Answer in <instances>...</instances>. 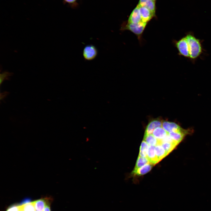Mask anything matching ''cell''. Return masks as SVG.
Listing matches in <instances>:
<instances>
[{
	"label": "cell",
	"instance_id": "484cf974",
	"mask_svg": "<svg viewBox=\"0 0 211 211\" xmlns=\"http://www.w3.org/2000/svg\"><path fill=\"white\" fill-rule=\"evenodd\" d=\"M152 0L155 1H156V0Z\"/></svg>",
	"mask_w": 211,
	"mask_h": 211
},
{
	"label": "cell",
	"instance_id": "d4e9b609",
	"mask_svg": "<svg viewBox=\"0 0 211 211\" xmlns=\"http://www.w3.org/2000/svg\"><path fill=\"white\" fill-rule=\"evenodd\" d=\"M67 2L69 3H72L74 2L76 0H65Z\"/></svg>",
	"mask_w": 211,
	"mask_h": 211
},
{
	"label": "cell",
	"instance_id": "2e32d148",
	"mask_svg": "<svg viewBox=\"0 0 211 211\" xmlns=\"http://www.w3.org/2000/svg\"><path fill=\"white\" fill-rule=\"evenodd\" d=\"M149 147V145L148 144L143 140L140 146L139 156L147 157Z\"/></svg>",
	"mask_w": 211,
	"mask_h": 211
},
{
	"label": "cell",
	"instance_id": "7402d4cb",
	"mask_svg": "<svg viewBox=\"0 0 211 211\" xmlns=\"http://www.w3.org/2000/svg\"><path fill=\"white\" fill-rule=\"evenodd\" d=\"M31 200L29 198H25L20 203V205L26 204L30 203Z\"/></svg>",
	"mask_w": 211,
	"mask_h": 211
},
{
	"label": "cell",
	"instance_id": "8992f818",
	"mask_svg": "<svg viewBox=\"0 0 211 211\" xmlns=\"http://www.w3.org/2000/svg\"><path fill=\"white\" fill-rule=\"evenodd\" d=\"M137 6L139 8L142 22L148 23L153 17L156 16L146 7Z\"/></svg>",
	"mask_w": 211,
	"mask_h": 211
},
{
	"label": "cell",
	"instance_id": "ac0fdd59",
	"mask_svg": "<svg viewBox=\"0 0 211 211\" xmlns=\"http://www.w3.org/2000/svg\"><path fill=\"white\" fill-rule=\"evenodd\" d=\"M167 154H169L177 146L176 145L168 142H164L161 144Z\"/></svg>",
	"mask_w": 211,
	"mask_h": 211
},
{
	"label": "cell",
	"instance_id": "9a60e30c",
	"mask_svg": "<svg viewBox=\"0 0 211 211\" xmlns=\"http://www.w3.org/2000/svg\"><path fill=\"white\" fill-rule=\"evenodd\" d=\"M143 140L149 146H155L158 143V139L152 134L144 135Z\"/></svg>",
	"mask_w": 211,
	"mask_h": 211
},
{
	"label": "cell",
	"instance_id": "ba28073f",
	"mask_svg": "<svg viewBox=\"0 0 211 211\" xmlns=\"http://www.w3.org/2000/svg\"><path fill=\"white\" fill-rule=\"evenodd\" d=\"M162 127L168 133L176 131L182 127L174 122L163 120Z\"/></svg>",
	"mask_w": 211,
	"mask_h": 211
},
{
	"label": "cell",
	"instance_id": "277c9868",
	"mask_svg": "<svg viewBox=\"0 0 211 211\" xmlns=\"http://www.w3.org/2000/svg\"><path fill=\"white\" fill-rule=\"evenodd\" d=\"M98 53L97 49L93 45L86 46L83 51V55L85 60L90 61L95 59Z\"/></svg>",
	"mask_w": 211,
	"mask_h": 211
},
{
	"label": "cell",
	"instance_id": "8fae6325",
	"mask_svg": "<svg viewBox=\"0 0 211 211\" xmlns=\"http://www.w3.org/2000/svg\"><path fill=\"white\" fill-rule=\"evenodd\" d=\"M147 157L150 163L153 165L159 162L155 153V146H149Z\"/></svg>",
	"mask_w": 211,
	"mask_h": 211
},
{
	"label": "cell",
	"instance_id": "5b68a950",
	"mask_svg": "<svg viewBox=\"0 0 211 211\" xmlns=\"http://www.w3.org/2000/svg\"><path fill=\"white\" fill-rule=\"evenodd\" d=\"M163 120L158 118L152 120L147 126L144 135L151 134L156 128L162 127Z\"/></svg>",
	"mask_w": 211,
	"mask_h": 211
},
{
	"label": "cell",
	"instance_id": "9c48e42d",
	"mask_svg": "<svg viewBox=\"0 0 211 211\" xmlns=\"http://www.w3.org/2000/svg\"><path fill=\"white\" fill-rule=\"evenodd\" d=\"M153 165V164L149 163L137 169H134L132 172V174L134 176L144 175L151 171Z\"/></svg>",
	"mask_w": 211,
	"mask_h": 211
},
{
	"label": "cell",
	"instance_id": "4fadbf2b",
	"mask_svg": "<svg viewBox=\"0 0 211 211\" xmlns=\"http://www.w3.org/2000/svg\"><path fill=\"white\" fill-rule=\"evenodd\" d=\"M155 150L156 155L159 162L168 155L161 144H157L155 146Z\"/></svg>",
	"mask_w": 211,
	"mask_h": 211
},
{
	"label": "cell",
	"instance_id": "3957f363",
	"mask_svg": "<svg viewBox=\"0 0 211 211\" xmlns=\"http://www.w3.org/2000/svg\"><path fill=\"white\" fill-rule=\"evenodd\" d=\"M174 43L175 46L178 51L179 55L189 58L188 45L185 36L178 41L175 40Z\"/></svg>",
	"mask_w": 211,
	"mask_h": 211
},
{
	"label": "cell",
	"instance_id": "7c38bea8",
	"mask_svg": "<svg viewBox=\"0 0 211 211\" xmlns=\"http://www.w3.org/2000/svg\"><path fill=\"white\" fill-rule=\"evenodd\" d=\"M168 134V133L162 127H158L155 129L153 131L152 135L158 140H161Z\"/></svg>",
	"mask_w": 211,
	"mask_h": 211
},
{
	"label": "cell",
	"instance_id": "7a4b0ae2",
	"mask_svg": "<svg viewBox=\"0 0 211 211\" xmlns=\"http://www.w3.org/2000/svg\"><path fill=\"white\" fill-rule=\"evenodd\" d=\"M147 23L141 22L138 23H133L127 22H124L121 25L120 30H129L137 37L139 41H141L143 32Z\"/></svg>",
	"mask_w": 211,
	"mask_h": 211
},
{
	"label": "cell",
	"instance_id": "603a6c76",
	"mask_svg": "<svg viewBox=\"0 0 211 211\" xmlns=\"http://www.w3.org/2000/svg\"><path fill=\"white\" fill-rule=\"evenodd\" d=\"M9 92L6 91L4 92L0 93V100L4 98L8 94Z\"/></svg>",
	"mask_w": 211,
	"mask_h": 211
},
{
	"label": "cell",
	"instance_id": "44dd1931",
	"mask_svg": "<svg viewBox=\"0 0 211 211\" xmlns=\"http://www.w3.org/2000/svg\"><path fill=\"white\" fill-rule=\"evenodd\" d=\"M20 206L13 205L9 207L6 211H20Z\"/></svg>",
	"mask_w": 211,
	"mask_h": 211
},
{
	"label": "cell",
	"instance_id": "5bb4252c",
	"mask_svg": "<svg viewBox=\"0 0 211 211\" xmlns=\"http://www.w3.org/2000/svg\"><path fill=\"white\" fill-rule=\"evenodd\" d=\"M35 210L37 211H43L47 204L44 199H40L33 202Z\"/></svg>",
	"mask_w": 211,
	"mask_h": 211
},
{
	"label": "cell",
	"instance_id": "6da1fadb",
	"mask_svg": "<svg viewBox=\"0 0 211 211\" xmlns=\"http://www.w3.org/2000/svg\"><path fill=\"white\" fill-rule=\"evenodd\" d=\"M185 37L188 45L189 58L194 60L198 58L202 52L203 48L201 42L192 33H188Z\"/></svg>",
	"mask_w": 211,
	"mask_h": 211
},
{
	"label": "cell",
	"instance_id": "d6986e66",
	"mask_svg": "<svg viewBox=\"0 0 211 211\" xmlns=\"http://www.w3.org/2000/svg\"><path fill=\"white\" fill-rule=\"evenodd\" d=\"M21 209L23 211H35L34 204L32 202L20 205Z\"/></svg>",
	"mask_w": 211,
	"mask_h": 211
},
{
	"label": "cell",
	"instance_id": "cb8c5ba5",
	"mask_svg": "<svg viewBox=\"0 0 211 211\" xmlns=\"http://www.w3.org/2000/svg\"><path fill=\"white\" fill-rule=\"evenodd\" d=\"M43 211H51L49 204H47Z\"/></svg>",
	"mask_w": 211,
	"mask_h": 211
},
{
	"label": "cell",
	"instance_id": "e0dca14e",
	"mask_svg": "<svg viewBox=\"0 0 211 211\" xmlns=\"http://www.w3.org/2000/svg\"><path fill=\"white\" fill-rule=\"evenodd\" d=\"M149 163H150L147 157L138 156L134 169H137Z\"/></svg>",
	"mask_w": 211,
	"mask_h": 211
},
{
	"label": "cell",
	"instance_id": "4316f807",
	"mask_svg": "<svg viewBox=\"0 0 211 211\" xmlns=\"http://www.w3.org/2000/svg\"><path fill=\"white\" fill-rule=\"evenodd\" d=\"M35 211H36V210Z\"/></svg>",
	"mask_w": 211,
	"mask_h": 211
},
{
	"label": "cell",
	"instance_id": "30bf717a",
	"mask_svg": "<svg viewBox=\"0 0 211 211\" xmlns=\"http://www.w3.org/2000/svg\"><path fill=\"white\" fill-rule=\"evenodd\" d=\"M137 5L139 6H144L146 7L156 16L155 1L152 0H139Z\"/></svg>",
	"mask_w": 211,
	"mask_h": 211
},
{
	"label": "cell",
	"instance_id": "52a82bcc",
	"mask_svg": "<svg viewBox=\"0 0 211 211\" xmlns=\"http://www.w3.org/2000/svg\"><path fill=\"white\" fill-rule=\"evenodd\" d=\"M127 22L133 23H138L142 22L139 8L137 6L132 12Z\"/></svg>",
	"mask_w": 211,
	"mask_h": 211
},
{
	"label": "cell",
	"instance_id": "ffe728a7",
	"mask_svg": "<svg viewBox=\"0 0 211 211\" xmlns=\"http://www.w3.org/2000/svg\"><path fill=\"white\" fill-rule=\"evenodd\" d=\"M13 74V73L8 72H4L1 73L0 74V85L4 81L9 79V77L12 76Z\"/></svg>",
	"mask_w": 211,
	"mask_h": 211
}]
</instances>
